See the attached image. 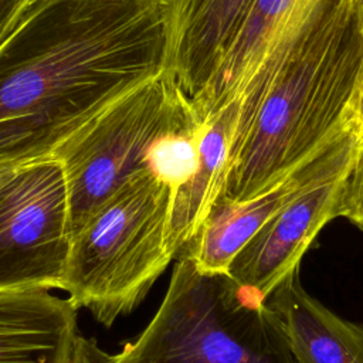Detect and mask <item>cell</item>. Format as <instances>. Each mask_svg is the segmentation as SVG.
Wrapping results in <instances>:
<instances>
[{"instance_id":"obj_9","label":"cell","mask_w":363,"mask_h":363,"mask_svg":"<svg viewBox=\"0 0 363 363\" xmlns=\"http://www.w3.org/2000/svg\"><path fill=\"white\" fill-rule=\"evenodd\" d=\"M359 145V136H352L247 200L217 199L180 251L203 271L227 272L241 248L279 208L316 179L350 163Z\"/></svg>"},{"instance_id":"obj_5","label":"cell","mask_w":363,"mask_h":363,"mask_svg":"<svg viewBox=\"0 0 363 363\" xmlns=\"http://www.w3.org/2000/svg\"><path fill=\"white\" fill-rule=\"evenodd\" d=\"M189 99L164 71L115 101L57 150L54 159L67 183L69 237L123 182L153 170L156 150Z\"/></svg>"},{"instance_id":"obj_10","label":"cell","mask_w":363,"mask_h":363,"mask_svg":"<svg viewBox=\"0 0 363 363\" xmlns=\"http://www.w3.org/2000/svg\"><path fill=\"white\" fill-rule=\"evenodd\" d=\"M166 72L189 95L213 79L254 0H163Z\"/></svg>"},{"instance_id":"obj_1","label":"cell","mask_w":363,"mask_h":363,"mask_svg":"<svg viewBox=\"0 0 363 363\" xmlns=\"http://www.w3.org/2000/svg\"><path fill=\"white\" fill-rule=\"evenodd\" d=\"M166 62L163 0H33L0 44V166L54 159Z\"/></svg>"},{"instance_id":"obj_16","label":"cell","mask_w":363,"mask_h":363,"mask_svg":"<svg viewBox=\"0 0 363 363\" xmlns=\"http://www.w3.org/2000/svg\"><path fill=\"white\" fill-rule=\"evenodd\" d=\"M353 11L357 28L363 34V0H353Z\"/></svg>"},{"instance_id":"obj_2","label":"cell","mask_w":363,"mask_h":363,"mask_svg":"<svg viewBox=\"0 0 363 363\" xmlns=\"http://www.w3.org/2000/svg\"><path fill=\"white\" fill-rule=\"evenodd\" d=\"M362 62L363 34L352 7L281 69L237 128L218 199L247 200L356 136L350 102Z\"/></svg>"},{"instance_id":"obj_3","label":"cell","mask_w":363,"mask_h":363,"mask_svg":"<svg viewBox=\"0 0 363 363\" xmlns=\"http://www.w3.org/2000/svg\"><path fill=\"white\" fill-rule=\"evenodd\" d=\"M109 363H294L264 298L228 272L177 252L166 294L146 328Z\"/></svg>"},{"instance_id":"obj_8","label":"cell","mask_w":363,"mask_h":363,"mask_svg":"<svg viewBox=\"0 0 363 363\" xmlns=\"http://www.w3.org/2000/svg\"><path fill=\"white\" fill-rule=\"evenodd\" d=\"M350 163L316 179L279 208L241 248L227 272L267 299L299 267L322 228L339 217L343 177Z\"/></svg>"},{"instance_id":"obj_15","label":"cell","mask_w":363,"mask_h":363,"mask_svg":"<svg viewBox=\"0 0 363 363\" xmlns=\"http://www.w3.org/2000/svg\"><path fill=\"white\" fill-rule=\"evenodd\" d=\"M350 109H352L353 126L359 135L360 143H363V62H362L357 84L352 96Z\"/></svg>"},{"instance_id":"obj_14","label":"cell","mask_w":363,"mask_h":363,"mask_svg":"<svg viewBox=\"0 0 363 363\" xmlns=\"http://www.w3.org/2000/svg\"><path fill=\"white\" fill-rule=\"evenodd\" d=\"M33 0H0V44L10 35Z\"/></svg>"},{"instance_id":"obj_11","label":"cell","mask_w":363,"mask_h":363,"mask_svg":"<svg viewBox=\"0 0 363 363\" xmlns=\"http://www.w3.org/2000/svg\"><path fill=\"white\" fill-rule=\"evenodd\" d=\"M78 309L50 288L0 289V363H72Z\"/></svg>"},{"instance_id":"obj_12","label":"cell","mask_w":363,"mask_h":363,"mask_svg":"<svg viewBox=\"0 0 363 363\" xmlns=\"http://www.w3.org/2000/svg\"><path fill=\"white\" fill-rule=\"evenodd\" d=\"M294 363H363V325L349 322L303 289L299 267L267 296Z\"/></svg>"},{"instance_id":"obj_17","label":"cell","mask_w":363,"mask_h":363,"mask_svg":"<svg viewBox=\"0 0 363 363\" xmlns=\"http://www.w3.org/2000/svg\"><path fill=\"white\" fill-rule=\"evenodd\" d=\"M21 167V166H20ZM18 167H11V166H0V186L17 170Z\"/></svg>"},{"instance_id":"obj_13","label":"cell","mask_w":363,"mask_h":363,"mask_svg":"<svg viewBox=\"0 0 363 363\" xmlns=\"http://www.w3.org/2000/svg\"><path fill=\"white\" fill-rule=\"evenodd\" d=\"M339 217L363 230V143L359 145L343 177Z\"/></svg>"},{"instance_id":"obj_7","label":"cell","mask_w":363,"mask_h":363,"mask_svg":"<svg viewBox=\"0 0 363 363\" xmlns=\"http://www.w3.org/2000/svg\"><path fill=\"white\" fill-rule=\"evenodd\" d=\"M68 250V194L60 162L18 167L0 186V289H61Z\"/></svg>"},{"instance_id":"obj_6","label":"cell","mask_w":363,"mask_h":363,"mask_svg":"<svg viewBox=\"0 0 363 363\" xmlns=\"http://www.w3.org/2000/svg\"><path fill=\"white\" fill-rule=\"evenodd\" d=\"M353 0H254L210 84L190 96L199 112L237 102V128L252 115L281 69L301 55Z\"/></svg>"},{"instance_id":"obj_4","label":"cell","mask_w":363,"mask_h":363,"mask_svg":"<svg viewBox=\"0 0 363 363\" xmlns=\"http://www.w3.org/2000/svg\"><path fill=\"white\" fill-rule=\"evenodd\" d=\"M173 186L155 170L123 182L69 237L60 291L109 328L133 312L174 261L169 244Z\"/></svg>"}]
</instances>
